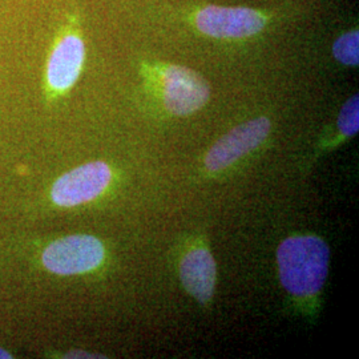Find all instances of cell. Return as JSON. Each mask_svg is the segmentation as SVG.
<instances>
[{
    "instance_id": "cell-12",
    "label": "cell",
    "mask_w": 359,
    "mask_h": 359,
    "mask_svg": "<svg viewBox=\"0 0 359 359\" xmlns=\"http://www.w3.org/2000/svg\"><path fill=\"white\" fill-rule=\"evenodd\" d=\"M3 358H13V355H11L7 350H4V348H1V347H0V359Z\"/></svg>"
},
{
    "instance_id": "cell-10",
    "label": "cell",
    "mask_w": 359,
    "mask_h": 359,
    "mask_svg": "<svg viewBox=\"0 0 359 359\" xmlns=\"http://www.w3.org/2000/svg\"><path fill=\"white\" fill-rule=\"evenodd\" d=\"M338 128L342 135L351 137L358 133L359 129V99L358 95L348 99L344 104L338 116Z\"/></svg>"
},
{
    "instance_id": "cell-6",
    "label": "cell",
    "mask_w": 359,
    "mask_h": 359,
    "mask_svg": "<svg viewBox=\"0 0 359 359\" xmlns=\"http://www.w3.org/2000/svg\"><path fill=\"white\" fill-rule=\"evenodd\" d=\"M269 118L258 117L231 129L222 136L208 152L205 167L210 172H218L231 167L245 154L255 151L270 133Z\"/></svg>"
},
{
    "instance_id": "cell-7",
    "label": "cell",
    "mask_w": 359,
    "mask_h": 359,
    "mask_svg": "<svg viewBox=\"0 0 359 359\" xmlns=\"http://www.w3.org/2000/svg\"><path fill=\"white\" fill-rule=\"evenodd\" d=\"M86 59V46L75 32H68L60 39L51 52L47 65V83L53 92L69 90L80 76Z\"/></svg>"
},
{
    "instance_id": "cell-4",
    "label": "cell",
    "mask_w": 359,
    "mask_h": 359,
    "mask_svg": "<svg viewBox=\"0 0 359 359\" xmlns=\"http://www.w3.org/2000/svg\"><path fill=\"white\" fill-rule=\"evenodd\" d=\"M161 90L165 108L176 116L192 115L208 103L210 96L205 79L181 65L164 67Z\"/></svg>"
},
{
    "instance_id": "cell-2",
    "label": "cell",
    "mask_w": 359,
    "mask_h": 359,
    "mask_svg": "<svg viewBox=\"0 0 359 359\" xmlns=\"http://www.w3.org/2000/svg\"><path fill=\"white\" fill-rule=\"evenodd\" d=\"M104 246L93 236L76 234L53 241L41 256L44 268L57 276H75L99 268L104 261Z\"/></svg>"
},
{
    "instance_id": "cell-3",
    "label": "cell",
    "mask_w": 359,
    "mask_h": 359,
    "mask_svg": "<svg viewBox=\"0 0 359 359\" xmlns=\"http://www.w3.org/2000/svg\"><path fill=\"white\" fill-rule=\"evenodd\" d=\"M196 27L204 35L217 39H244L261 32L268 18L246 7L206 6L196 13Z\"/></svg>"
},
{
    "instance_id": "cell-11",
    "label": "cell",
    "mask_w": 359,
    "mask_h": 359,
    "mask_svg": "<svg viewBox=\"0 0 359 359\" xmlns=\"http://www.w3.org/2000/svg\"><path fill=\"white\" fill-rule=\"evenodd\" d=\"M65 357L67 358H103L102 355H92L87 351H71Z\"/></svg>"
},
{
    "instance_id": "cell-1",
    "label": "cell",
    "mask_w": 359,
    "mask_h": 359,
    "mask_svg": "<svg viewBox=\"0 0 359 359\" xmlns=\"http://www.w3.org/2000/svg\"><path fill=\"white\" fill-rule=\"evenodd\" d=\"M283 287L297 297L317 294L329 273L330 249L317 236L286 238L277 250Z\"/></svg>"
},
{
    "instance_id": "cell-9",
    "label": "cell",
    "mask_w": 359,
    "mask_h": 359,
    "mask_svg": "<svg viewBox=\"0 0 359 359\" xmlns=\"http://www.w3.org/2000/svg\"><path fill=\"white\" fill-rule=\"evenodd\" d=\"M334 57L342 65H358L359 34L358 31H350L335 40L333 46Z\"/></svg>"
},
{
    "instance_id": "cell-8",
    "label": "cell",
    "mask_w": 359,
    "mask_h": 359,
    "mask_svg": "<svg viewBox=\"0 0 359 359\" xmlns=\"http://www.w3.org/2000/svg\"><path fill=\"white\" fill-rule=\"evenodd\" d=\"M216 262L208 249H193L181 261V283L198 302L205 304L212 299L216 287Z\"/></svg>"
},
{
    "instance_id": "cell-5",
    "label": "cell",
    "mask_w": 359,
    "mask_h": 359,
    "mask_svg": "<svg viewBox=\"0 0 359 359\" xmlns=\"http://www.w3.org/2000/svg\"><path fill=\"white\" fill-rule=\"evenodd\" d=\"M111 180L112 172L103 161L84 164L56 180L52 187V201L65 208L90 203L108 188Z\"/></svg>"
}]
</instances>
